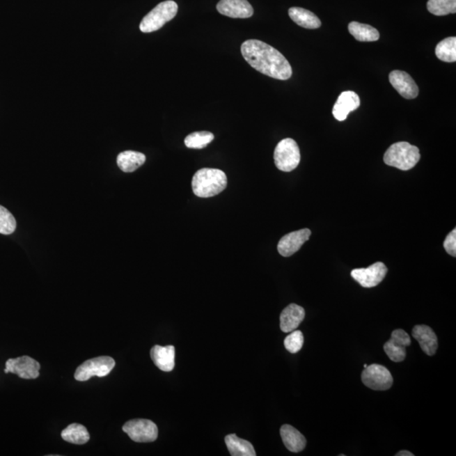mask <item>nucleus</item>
Here are the masks:
<instances>
[{
  "mask_svg": "<svg viewBox=\"0 0 456 456\" xmlns=\"http://www.w3.org/2000/svg\"><path fill=\"white\" fill-rule=\"evenodd\" d=\"M411 343L410 336L402 329H398L392 332L391 339L384 345V350L393 362H402L407 356L406 348L410 346Z\"/></svg>",
  "mask_w": 456,
  "mask_h": 456,
  "instance_id": "9d476101",
  "label": "nucleus"
},
{
  "mask_svg": "<svg viewBox=\"0 0 456 456\" xmlns=\"http://www.w3.org/2000/svg\"><path fill=\"white\" fill-rule=\"evenodd\" d=\"M359 106L360 98L358 94L352 91H343L337 99L332 113L336 120L344 121L347 120L348 114L358 109Z\"/></svg>",
  "mask_w": 456,
  "mask_h": 456,
  "instance_id": "2eb2a0df",
  "label": "nucleus"
},
{
  "mask_svg": "<svg viewBox=\"0 0 456 456\" xmlns=\"http://www.w3.org/2000/svg\"><path fill=\"white\" fill-rule=\"evenodd\" d=\"M395 456H414V455L412 454L410 451L402 450L399 451L398 453L395 455Z\"/></svg>",
  "mask_w": 456,
  "mask_h": 456,
  "instance_id": "7c9ffc66",
  "label": "nucleus"
},
{
  "mask_svg": "<svg viewBox=\"0 0 456 456\" xmlns=\"http://www.w3.org/2000/svg\"><path fill=\"white\" fill-rule=\"evenodd\" d=\"M427 10L431 14L443 17L456 12V0H428Z\"/></svg>",
  "mask_w": 456,
  "mask_h": 456,
  "instance_id": "a878e982",
  "label": "nucleus"
},
{
  "mask_svg": "<svg viewBox=\"0 0 456 456\" xmlns=\"http://www.w3.org/2000/svg\"><path fill=\"white\" fill-rule=\"evenodd\" d=\"M241 53L249 65L267 77L281 81L292 77V69L288 59L267 43L251 39L242 45Z\"/></svg>",
  "mask_w": 456,
  "mask_h": 456,
  "instance_id": "f257e3e1",
  "label": "nucleus"
},
{
  "mask_svg": "<svg viewBox=\"0 0 456 456\" xmlns=\"http://www.w3.org/2000/svg\"><path fill=\"white\" fill-rule=\"evenodd\" d=\"M348 30L359 42H375L379 39V31L366 24L352 22L349 24Z\"/></svg>",
  "mask_w": 456,
  "mask_h": 456,
  "instance_id": "5701e85b",
  "label": "nucleus"
},
{
  "mask_svg": "<svg viewBox=\"0 0 456 456\" xmlns=\"http://www.w3.org/2000/svg\"><path fill=\"white\" fill-rule=\"evenodd\" d=\"M311 235L310 230L301 229L299 231L292 232L285 235L277 245V249L281 255L290 257L299 251L301 247L309 239Z\"/></svg>",
  "mask_w": 456,
  "mask_h": 456,
  "instance_id": "f8f14e48",
  "label": "nucleus"
},
{
  "mask_svg": "<svg viewBox=\"0 0 456 456\" xmlns=\"http://www.w3.org/2000/svg\"><path fill=\"white\" fill-rule=\"evenodd\" d=\"M61 436L65 441L78 446L85 445L90 439V434L85 426L78 423L70 424L62 431Z\"/></svg>",
  "mask_w": 456,
  "mask_h": 456,
  "instance_id": "b1692460",
  "label": "nucleus"
},
{
  "mask_svg": "<svg viewBox=\"0 0 456 456\" xmlns=\"http://www.w3.org/2000/svg\"><path fill=\"white\" fill-rule=\"evenodd\" d=\"M443 247L451 256H456V230L454 229L443 242Z\"/></svg>",
  "mask_w": 456,
  "mask_h": 456,
  "instance_id": "c756f323",
  "label": "nucleus"
},
{
  "mask_svg": "<svg viewBox=\"0 0 456 456\" xmlns=\"http://www.w3.org/2000/svg\"><path fill=\"white\" fill-rule=\"evenodd\" d=\"M227 175L217 168H202L194 173L192 180L193 192L201 198L217 196L227 188Z\"/></svg>",
  "mask_w": 456,
  "mask_h": 456,
  "instance_id": "f03ea898",
  "label": "nucleus"
},
{
  "mask_svg": "<svg viewBox=\"0 0 456 456\" xmlns=\"http://www.w3.org/2000/svg\"><path fill=\"white\" fill-rule=\"evenodd\" d=\"M365 386L374 391H387L393 384V377L388 368L380 364H372L365 368L362 374Z\"/></svg>",
  "mask_w": 456,
  "mask_h": 456,
  "instance_id": "6e6552de",
  "label": "nucleus"
},
{
  "mask_svg": "<svg viewBox=\"0 0 456 456\" xmlns=\"http://www.w3.org/2000/svg\"><path fill=\"white\" fill-rule=\"evenodd\" d=\"M230 454L233 456H255V450L251 442L237 437L236 434H228L225 438Z\"/></svg>",
  "mask_w": 456,
  "mask_h": 456,
  "instance_id": "4be33fe9",
  "label": "nucleus"
},
{
  "mask_svg": "<svg viewBox=\"0 0 456 456\" xmlns=\"http://www.w3.org/2000/svg\"><path fill=\"white\" fill-rule=\"evenodd\" d=\"M123 431L134 442L149 443L157 439L156 424L148 419H133L123 426Z\"/></svg>",
  "mask_w": 456,
  "mask_h": 456,
  "instance_id": "0eeeda50",
  "label": "nucleus"
},
{
  "mask_svg": "<svg viewBox=\"0 0 456 456\" xmlns=\"http://www.w3.org/2000/svg\"><path fill=\"white\" fill-rule=\"evenodd\" d=\"M412 336L418 340L422 350L428 356H434L437 352L438 337L430 327L418 324L412 329Z\"/></svg>",
  "mask_w": 456,
  "mask_h": 456,
  "instance_id": "dca6fc26",
  "label": "nucleus"
},
{
  "mask_svg": "<svg viewBox=\"0 0 456 456\" xmlns=\"http://www.w3.org/2000/svg\"><path fill=\"white\" fill-rule=\"evenodd\" d=\"M388 269L382 262H376L368 268L354 269L352 271V278L365 288H375L386 277Z\"/></svg>",
  "mask_w": 456,
  "mask_h": 456,
  "instance_id": "9b49d317",
  "label": "nucleus"
},
{
  "mask_svg": "<svg viewBox=\"0 0 456 456\" xmlns=\"http://www.w3.org/2000/svg\"><path fill=\"white\" fill-rule=\"evenodd\" d=\"M115 367V361L110 356H97L87 360L77 368L74 372V379L77 382H87L94 376L105 377L109 375Z\"/></svg>",
  "mask_w": 456,
  "mask_h": 456,
  "instance_id": "423d86ee",
  "label": "nucleus"
},
{
  "mask_svg": "<svg viewBox=\"0 0 456 456\" xmlns=\"http://www.w3.org/2000/svg\"><path fill=\"white\" fill-rule=\"evenodd\" d=\"M305 310L299 305L292 304L283 309L280 316L281 330L285 333H290L297 330L303 322Z\"/></svg>",
  "mask_w": 456,
  "mask_h": 456,
  "instance_id": "f3484780",
  "label": "nucleus"
},
{
  "mask_svg": "<svg viewBox=\"0 0 456 456\" xmlns=\"http://www.w3.org/2000/svg\"><path fill=\"white\" fill-rule=\"evenodd\" d=\"M17 229V221L12 214L3 206L0 205V233L10 235Z\"/></svg>",
  "mask_w": 456,
  "mask_h": 456,
  "instance_id": "cd10ccee",
  "label": "nucleus"
},
{
  "mask_svg": "<svg viewBox=\"0 0 456 456\" xmlns=\"http://www.w3.org/2000/svg\"><path fill=\"white\" fill-rule=\"evenodd\" d=\"M392 86L406 99H414L418 96L419 89L409 74L402 70H394L390 74Z\"/></svg>",
  "mask_w": 456,
  "mask_h": 456,
  "instance_id": "ddd939ff",
  "label": "nucleus"
},
{
  "mask_svg": "<svg viewBox=\"0 0 456 456\" xmlns=\"http://www.w3.org/2000/svg\"><path fill=\"white\" fill-rule=\"evenodd\" d=\"M421 158L419 149L408 142H398L384 153V162L388 166L403 171L414 168Z\"/></svg>",
  "mask_w": 456,
  "mask_h": 456,
  "instance_id": "7ed1b4c3",
  "label": "nucleus"
},
{
  "mask_svg": "<svg viewBox=\"0 0 456 456\" xmlns=\"http://www.w3.org/2000/svg\"><path fill=\"white\" fill-rule=\"evenodd\" d=\"M436 56L440 61L447 63L456 61V38L455 37L443 39L435 49Z\"/></svg>",
  "mask_w": 456,
  "mask_h": 456,
  "instance_id": "393cba45",
  "label": "nucleus"
},
{
  "mask_svg": "<svg viewBox=\"0 0 456 456\" xmlns=\"http://www.w3.org/2000/svg\"><path fill=\"white\" fill-rule=\"evenodd\" d=\"M150 356L162 371L171 372L175 367V347L173 346H155L150 350Z\"/></svg>",
  "mask_w": 456,
  "mask_h": 456,
  "instance_id": "a211bd4d",
  "label": "nucleus"
},
{
  "mask_svg": "<svg viewBox=\"0 0 456 456\" xmlns=\"http://www.w3.org/2000/svg\"><path fill=\"white\" fill-rule=\"evenodd\" d=\"M217 9L220 14L230 18L246 19L253 15V7L248 0H221Z\"/></svg>",
  "mask_w": 456,
  "mask_h": 456,
  "instance_id": "4468645a",
  "label": "nucleus"
},
{
  "mask_svg": "<svg viewBox=\"0 0 456 456\" xmlns=\"http://www.w3.org/2000/svg\"><path fill=\"white\" fill-rule=\"evenodd\" d=\"M214 137L211 132H194L185 138L184 144L190 149H203L214 140Z\"/></svg>",
  "mask_w": 456,
  "mask_h": 456,
  "instance_id": "bb28decb",
  "label": "nucleus"
},
{
  "mask_svg": "<svg viewBox=\"0 0 456 456\" xmlns=\"http://www.w3.org/2000/svg\"><path fill=\"white\" fill-rule=\"evenodd\" d=\"M146 157L144 154L134 150H125L118 154L117 164L123 172L132 173L145 164Z\"/></svg>",
  "mask_w": 456,
  "mask_h": 456,
  "instance_id": "412c9836",
  "label": "nucleus"
},
{
  "mask_svg": "<svg viewBox=\"0 0 456 456\" xmlns=\"http://www.w3.org/2000/svg\"><path fill=\"white\" fill-rule=\"evenodd\" d=\"M304 343V337L302 331H293L290 332L284 340L285 348L291 354H297L302 349Z\"/></svg>",
  "mask_w": 456,
  "mask_h": 456,
  "instance_id": "c85d7f7f",
  "label": "nucleus"
},
{
  "mask_svg": "<svg viewBox=\"0 0 456 456\" xmlns=\"http://www.w3.org/2000/svg\"><path fill=\"white\" fill-rule=\"evenodd\" d=\"M368 367L367 364H364V368H366Z\"/></svg>",
  "mask_w": 456,
  "mask_h": 456,
  "instance_id": "2f4dec72",
  "label": "nucleus"
},
{
  "mask_svg": "<svg viewBox=\"0 0 456 456\" xmlns=\"http://www.w3.org/2000/svg\"><path fill=\"white\" fill-rule=\"evenodd\" d=\"M289 17L297 25L307 29H317L321 26L320 19L313 12L299 7H292L288 10Z\"/></svg>",
  "mask_w": 456,
  "mask_h": 456,
  "instance_id": "aec40b11",
  "label": "nucleus"
},
{
  "mask_svg": "<svg viewBox=\"0 0 456 456\" xmlns=\"http://www.w3.org/2000/svg\"><path fill=\"white\" fill-rule=\"evenodd\" d=\"M40 368V363L38 361L29 356H22L7 360L5 372H11L24 379H35L39 377Z\"/></svg>",
  "mask_w": 456,
  "mask_h": 456,
  "instance_id": "1a4fd4ad",
  "label": "nucleus"
},
{
  "mask_svg": "<svg viewBox=\"0 0 456 456\" xmlns=\"http://www.w3.org/2000/svg\"><path fill=\"white\" fill-rule=\"evenodd\" d=\"M178 10L177 3L172 0L160 3L143 18L140 25L141 31L144 33H150L161 29L166 22L176 17Z\"/></svg>",
  "mask_w": 456,
  "mask_h": 456,
  "instance_id": "20e7f679",
  "label": "nucleus"
},
{
  "mask_svg": "<svg viewBox=\"0 0 456 456\" xmlns=\"http://www.w3.org/2000/svg\"><path fill=\"white\" fill-rule=\"evenodd\" d=\"M300 159V150L294 140L287 138L277 144L274 152V160L276 168L281 171H293L299 166Z\"/></svg>",
  "mask_w": 456,
  "mask_h": 456,
  "instance_id": "39448f33",
  "label": "nucleus"
},
{
  "mask_svg": "<svg viewBox=\"0 0 456 456\" xmlns=\"http://www.w3.org/2000/svg\"><path fill=\"white\" fill-rule=\"evenodd\" d=\"M280 433L285 446L292 453H299L306 447V439L295 427L285 424L281 427Z\"/></svg>",
  "mask_w": 456,
  "mask_h": 456,
  "instance_id": "6ab92c4d",
  "label": "nucleus"
}]
</instances>
